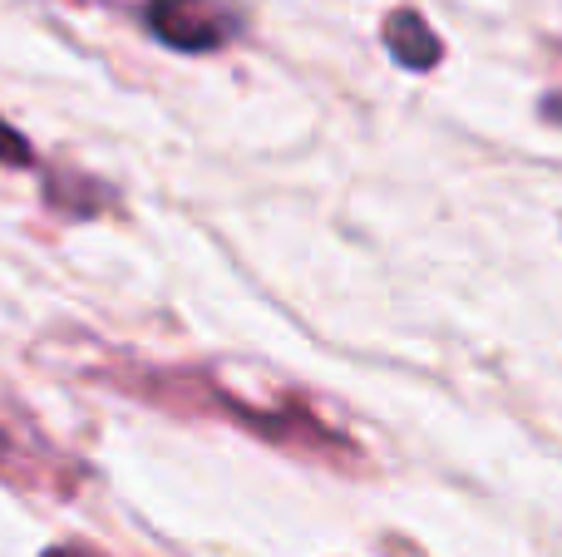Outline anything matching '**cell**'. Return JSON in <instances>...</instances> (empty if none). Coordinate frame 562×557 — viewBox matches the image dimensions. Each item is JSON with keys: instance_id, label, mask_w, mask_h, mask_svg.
I'll return each mask as SVG.
<instances>
[{"instance_id": "cell-6", "label": "cell", "mask_w": 562, "mask_h": 557, "mask_svg": "<svg viewBox=\"0 0 562 557\" xmlns=\"http://www.w3.org/2000/svg\"><path fill=\"white\" fill-rule=\"evenodd\" d=\"M0 168H40L35 148H30V138L20 134L10 118H0Z\"/></svg>"}, {"instance_id": "cell-5", "label": "cell", "mask_w": 562, "mask_h": 557, "mask_svg": "<svg viewBox=\"0 0 562 557\" xmlns=\"http://www.w3.org/2000/svg\"><path fill=\"white\" fill-rule=\"evenodd\" d=\"M30 469L45 479V464H40L30 450H20V440L0 424V479H20V474H30Z\"/></svg>"}, {"instance_id": "cell-4", "label": "cell", "mask_w": 562, "mask_h": 557, "mask_svg": "<svg viewBox=\"0 0 562 557\" xmlns=\"http://www.w3.org/2000/svg\"><path fill=\"white\" fill-rule=\"evenodd\" d=\"M45 197H49V207H59L65 217H94V213L114 207V187L94 183V178H85V173H49Z\"/></svg>"}, {"instance_id": "cell-8", "label": "cell", "mask_w": 562, "mask_h": 557, "mask_svg": "<svg viewBox=\"0 0 562 557\" xmlns=\"http://www.w3.org/2000/svg\"><path fill=\"white\" fill-rule=\"evenodd\" d=\"M543 114L553 118V124H562V89H558V94H548V99H543Z\"/></svg>"}, {"instance_id": "cell-3", "label": "cell", "mask_w": 562, "mask_h": 557, "mask_svg": "<svg viewBox=\"0 0 562 557\" xmlns=\"http://www.w3.org/2000/svg\"><path fill=\"white\" fill-rule=\"evenodd\" d=\"M385 49L405 69H435L439 59H445V45H439L435 30H429L425 15H415V10H395V15L385 20Z\"/></svg>"}, {"instance_id": "cell-2", "label": "cell", "mask_w": 562, "mask_h": 557, "mask_svg": "<svg viewBox=\"0 0 562 557\" xmlns=\"http://www.w3.org/2000/svg\"><path fill=\"white\" fill-rule=\"evenodd\" d=\"M144 25L178 55H213L243 35L247 15L233 0H144Z\"/></svg>"}, {"instance_id": "cell-7", "label": "cell", "mask_w": 562, "mask_h": 557, "mask_svg": "<svg viewBox=\"0 0 562 557\" xmlns=\"http://www.w3.org/2000/svg\"><path fill=\"white\" fill-rule=\"evenodd\" d=\"M45 557H104V553L89 548V543H59V548H49Z\"/></svg>"}, {"instance_id": "cell-1", "label": "cell", "mask_w": 562, "mask_h": 557, "mask_svg": "<svg viewBox=\"0 0 562 557\" xmlns=\"http://www.w3.org/2000/svg\"><path fill=\"white\" fill-rule=\"evenodd\" d=\"M109 385L128 390L134 400H148V405H164V410H178V414H223V420L243 424L252 430L257 440L277 444V450H291L301 459H316V464H336V469H356L366 464V454L356 450V440H346L340 430H330L311 405L301 400H281V405H247L237 390L217 385L207 371H193V365H109L104 371Z\"/></svg>"}]
</instances>
